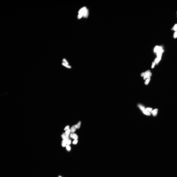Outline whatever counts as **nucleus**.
Instances as JSON below:
<instances>
[{"instance_id": "f257e3e1", "label": "nucleus", "mask_w": 177, "mask_h": 177, "mask_svg": "<svg viewBox=\"0 0 177 177\" xmlns=\"http://www.w3.org/2000/svg\"><path fill=\"white\" fill-rule=\"evenodd\" d=\"M155 36L157 38H161L164 34L173 36L177 29V22L176 18L172 14H167L162 16L156 24Z\"/></svg>"}, {"instance_id": "f03ea898", "label": "nucleus", "mask_w": 177, "mask_h": 177, "mask_svg": "<svg viewBox=\"0 0 177 177\" xmlns=\"http://www.w3.org/2000/svg\"><path fill=\"white\" fill-rule=\"evenodd\" d=\"M124 128L125 131L132 134L133 136L138 137H141L142 136V133L136 130L133 129V128L126 126H125Z\"/></svg>"}, {"instance_id": "7ed1b4c3", "label": "nucleus", "mask_w": 177, "mask_h": 177, "mask_svg": "<svg viewBox=\"0 0 177 177\" xmlns=\"http://www.w3.org/2000/svg\"><path fill=\"white\" fill-rule=\"evenodd\" d=\"M125 126L129 127L133 129L136 130L137 127L136 125L134 122L132 118L129 117H127L126 118L125 120Z\"/></svg>"}]
</instances>
